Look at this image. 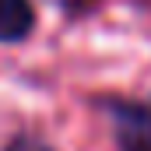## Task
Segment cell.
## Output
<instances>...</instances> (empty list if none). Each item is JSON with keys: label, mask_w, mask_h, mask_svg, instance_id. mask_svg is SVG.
<instances>
[{"label": "cell", "mask_w": 151, "mask_h": 151, "mask_svg": "<svg viewBox=\"0 0 151 151\" xmlns=\"http://www.w3.org/2000/svg\"><path fill=\"white\" fill-rule=\"evenodd\" d=\"M116 141L123 151H151V99L116 102Z\"/></svg>", "instance_id": "1"}, {"label": "cell", "mask_w": 151, "mask_h": 151, "mask_svg": "<svg viewBox=\"0 0 151 151\" xmlns=\"http://www.w3.org/2000/svg\"><path fill=\"white\" fill-rule=\"evenodd\" d=\"M32 32L28 0H0V42H18Z\"/></svg>", "instance_id": "2"}]
</instances>
